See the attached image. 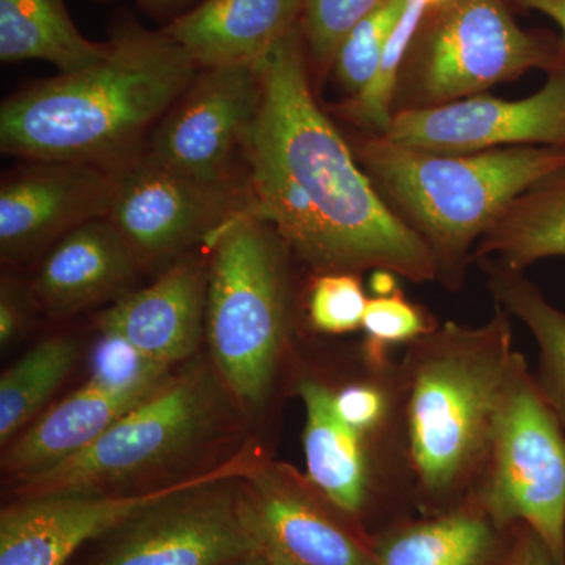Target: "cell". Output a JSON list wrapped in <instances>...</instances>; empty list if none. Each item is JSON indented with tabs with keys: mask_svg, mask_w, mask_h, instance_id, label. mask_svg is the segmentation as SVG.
Here are the masks:
<instances>
[{
	"mask_svg": "<svg viewBox=\"0 0 565 565\" xmlns=\"http://www.w3.org/2000/svg\"><path fill=\"white\" fill-rule=\"evenodd\" d=\"M471 494L498 526L531 527L565 565V427L520 352Z\"/></svg>",
	"mask_w": 565,
	"mask_h": 565,
	"instance_id": "obj_7",
	"label": "cell"
},
{
	"mask_svg": "<svg viewBox=\"0 0 565 565\" xmlns=\"http://www.w3.org/2000/svg\"><path fill=\"white\" fill-rule=\"evenodd\" d=\"M207 278L196 262H181L162 277L126 292L98 319L103 333H114L163 366L189 359L199 348L206 313Z\"/></svg>",
	"mask_w": 565,
	"mask_h": 565,
	"instance_id": "obj_16",
	"label": "cell"
},
{
	"mask_svg": "<svg viewBox=\"0 0 565 565\" xmlns=\"http://www.w3.org/2000/svg\"><path fill=\"white\" fill-rule=\"evenodd\" d=\"M167 371L125 338L103 333L93 349L87 384L111 393L154 392L167 381Z\"/></svg>",
	"mask_w": 565,
	"mask_h": 565,
	"instance_id": "obj_29",
	"label": "cell"
},
{
	"mask_svg": "<svg viewBox=\"0 0 565 565\" xmlns=\"http://www.w3.org/2000/svg\"><path fill=\"white\" fill-rule=\"evenodd\" d=\"M217 408L202 371L167 379L79 455L18 479L20 493L107 492L188 452L211 433Z\"/></svg>",
	"mask_w": 565,
	"mask_h": 565,
	"instance_id": "obj_8",
	"label": "cell"
},
{
	"mask_svg": "<svg viewBox=\"0 0 565 565\" xmlns=\"http://www.w3.org/2000/svg\"><path fill=\"white\" fill-rule=\"evenodd\" d=\"M154 392L111 393L90 384L81 386L10 446L3 468L20 479L65 462Z\"/></svg>",
	"mask_w": 565,
	"mask_h": 565,
	"instance_id": "obj_21",
	"label": "cell"
},
{
	"mask_svg": "<svg viewBox=\"0 0 565 565\" xmlns=\"http://www.w3.org/2000/svg\"><path fill=\"white\" fill-rule=\"evenodd\" d=\"M110 40L85 39L71 20L65 0H0V61L51 63L61 74L104 61Z\"/></svg>",
	"mask_w": 565,
	"mask_h": 565,
	"instance_id": "obj_22",
	"label": "cell"
},
{
	"mask_svg": "<svg viewBox=\"0 0 565 565\" xmlns=\"http://www.w3.org/2000/svg\"><path fill=\"white\" fill-rule=\"evenodd\" d=\"M139 258L106 217L65 234L41 264L33 297L52 315L73 313L120 294Z\"/></svg>",
	"mask_w": 565,
	"mask_h": 565,
	"instance_id": "obj_18",
	"label": "cell"
},
{
	"mask_svg": "<svg viewBox=\"0 0 565 565\" xmlns=\"http://www.w3.org/2000/svg\"><path fill=\"white\" fill-rule=\"evenodd\" d=\"M250 463L234 460L210 473L137 493L62 492L24 497L0 514V565H65L85 542L120 530L167 498L237 475Z\"/></svg>",
	"mask_w": 565,
	"mask_h": 565,
	"instance_id": "obj_11",
	"label": "cell"
},
{
	"mask_svg": "<svg viewBox=\"0 0 565 565\" xmlns=\"http://www.w3.org/2000/svg\"><path fill=\"white\" fill-rule=\"evenodd\" d=\"M262 95L255 65L199 70L156 126L143 154L192 180L237 185V159H245Z\"/></svg>",
	"mask_w": 565,
	"mask_h": 565,
	"instance_id": "obj_10",
	"label": "cell"
},
{
	"mask_svg": "<svg viewBox=\"0 0 565 565\" xmlns=\"http://www.w3.org/2000/svg\"><path fill=\"white\" fill-rule=\"evenodd\" d=\"M0 189V248L25 258L84 223L107 217L117 169L33 161Z\"/></svg>",
	"mask_w": 565,
	"mask_h": 565,
	"instance_id": "obj_15",
	"label": "cell"
},
{
	"mask_svg": "<svg viewBox=\"0 0 565 565\" xmlns=\"http://www.w3.org/2000/svg\"><path fill=\"white\" fill-rule=\"evenodd\" d=\"M501 565H561L541 537L526 525L512 527L511 544Z\"/></svg>",
	"mask_w": 565,
	"mask_h": 565,
	"instance_id": "obj_33",
	"label": "cell"
},
{
	"mask_svg": "<svg viewBox=\"0 0 565 565\" xmlns=\"http://www.w3.org/2000/svg\"><path fill=\"white\" fill-rule=\"evenodd\" d=\"M104 61L40 81L0 109V147L31 161L118 169L180 102L199 66L161 31L120 20Z\"/></svg>",
	"mask_w": 565,
	"mask_h": 565,
	"instance_id": "obj_2",
	"label": "cell"
},
{
	"mask_svg": "<svg viewBox=\"0 0 565 565\" xmlns=\"http://www.w3.org/2000/svg\"><path fill=\"white\" fill-rule=\"evenodd\" d=\"M140 9L159 18H169V22L191 10L200 0H134ZM167 22V24H169Z\"/></svg>",
	"mask_w": 565,
	"mask_h": 565,
	"instance_id": "obj_35",
	"label": "cell"
},
{
	"mask_svg": "<svg viewBox=\"0 0 565 565\" xmlns=\"http://www.w3.org/2000/svg\"><path fill=\"white\" fill-rule=\"evenodd\" d=\"M366 292L355 274H322L308 297V318L318 332L343 334L362 329Z\"/></svg>",
	"mask_w": 565,
	"mask_h": 565,
	"instance_id": "obj_31",
	"label": "cell"
},
{
	"mask_svg": "<svg viewBox=\"0 0 565 565\" xmlns=\"http://www.w3.org/2000/svg\"><path fill=\"white\" fill-rule=\"evenodd\" d=\"M522 9L539 11L555 21L565 40V0H512Z\"/></svg>",
	"mask_w": 565,
	"mask_h": 565,
	"instance_id": "obj_36",
	"label": "cell"
},
{
	"mask_svg": "<svg viewBox=\"0 0 565 565\" xmlns=\"http://www.w3.org/2000/svg\"><path fill=\"white\" fill-rule=\"evenodd\" d=\"M333 407L345 424L374 437L375 434L386 433L397 405L386 384L359 382L333 392Z\"/></svg>",
	"mask_w": 565,
	"mask_h": 565,
	"instance_id": "obj_32",
	"label": "cell"
},
{
	"mask_svg": "<svg viewBox=\"0 0 565 565\" xmlns=\"http://www.w3.org/2000/svg\"><path fill=\"white\" fill-rule=\"evenodd\" d=\"M211 482L145 509L98 565H237L256 555L241 490Z\"/></svg>",
	"mask_w": 565,
	"mask_h": 565,
	"instance_id": "obj_13",
	"label": "cell"
},
{
	"mask_svg": "<svg viewBox=\"0 0 565 565\" xmlns=\"http://www.w3.org/2000/svg\"><path fill=\"white\" fill-rule=\"evenodd\" d=\"M248 210V185L206 184L139 154L115 172L106 218L145 264L199 241L212 245L234 217Z\"/></svg>",
	"mask_w": 565,
	"mask_h": 565,
	"instance_id": "obj_9",
	"label": "cell"
},
{
	"mask_svg": "<svg viewBox=\"0 0 565 565\" xmlns=\"http://www.w3.org/2000/svg\"><path fill=\"white\" fill-rule=\"evenodd\" d=\"M426 9L427 3L424 0H408L403 20L394 29L373 79L362 93L334 107L341 118L359 126L366 134L384 136L392 125L394 98H396L405 52L414 39L416 28Z\"/></svg>",
	"mask_w": 565,
	"mask_h": 565,
	"instance_id": "obj_26",
	"label": "cell"
},
{
	"mask_svg": "<svg viewBox=\"0 0 565 565\" xmlns=\"http://www.w3.org/2000/svg\"><path fill=\"white\" fill-rule=\"evenodd\" d=\"M565 40L526 31L508 0H444L427 7L405 52L394 111L471 98L527 71L563 62Z\"/></svg>",
	"mask_w": 565,
	"mask_h": 565,
	"instance_id": "obj_6",
	"label": "cell"
},
{
	"mask_svg": "<svg viewBox=\"0 0 565 565\" xmlns=\"http://www.w3.org/2000/svg\"><path fill=\"white\" fill-rule=\"evenodd\" d=\"M370 289L373 297L392 296L397 289V275L390 270H373L370 278Z\"/></svg>",
	"mask_w": 565,
	"mask_h": 565,
	"instance_id": "obj_37",
	"label": "cell"
},
{
	"mask_svg": "<svg viewBox=\"0 0 565 565\" xmlns=\"http://www.w3.org/2000/svg\"><path fill=\"white\" fill-rule=\"evenodd\" d=\"M20 305L10 292L3 291L2 300H0V340H2V344L10 343L11 338L20 329Z\"/></svg>",
	"mask_w": 565,
	"mask_h": 565,
	"instance_id": "obj_34",
	"label": "cell"
},
{
	"mask_svg": "<svg viewBox=\"0 0 565 565\" xmlns=\"http://www.w3.org/2000/svg\"><path fill=\"white\" fill-rule=\"evenodd\" d=\"M303 0H200L162 32L203 68L255 65L302 24Z\"/></svg>",
	"mask_w": 565,
	"mask_h": 565,
	"instance_id": "obj_17",
	"label": "cell"
},
{
	"mask_svg": "<svg viewBox=\"0 0 565 565\" xmlns=\"http://www.w3.org/2000/svg\"><path fill=\"white\" fill-rule=\"evenodd\" d=\"M305 407L303 455L308 484L349 516L363 514L373 489L370 438L345 424L333 407V390L318 381L299 385Z\"/></svg>",
	"mask_w": 565,
	"mask_h": 565,
	"instance_id": "obj_19",
	"label": "cell"
},
{
	"mask_svg": "<svg viewBox=\"0 0 565 565\" xmlns=\"http://www.w3.org/2000/svg\"><path fill=\"white\" fill-rule=\"evenodd\" d=\"M494 305L525 323L539 349L535 382L565 427V310L546 300L525 274L494 259L479 262Z\"/></svg>",
	"mask_w": 565,
	"mask_h": 565,
	"instance_id": "obj_24",
	"label": "cell"
},
{
	"mask_svg": "<svg viewBox=\"0 0 565 565\" xmlns=\"http://www.w3.org/2000/svg\"><path fill=\"white\" fill-rule=\"evenodd\" d=\"M386 139L433 154L505 147L565 148V55L544 87L516 102L471 96L429 109L394 111Z\"/></svg>",
	"mask_w": 565,
	"mask_h": 565,
	"instance_id": "obj_12",
	"label": "cell"
},
{
	"mask_svg": "<svg viewBox=\"0 0 565 565\" xmlns=\"http://www.w3.org/2000/svg\"><path fill=\"white\" fill-rule=\"evenodd\" d=\"M511 537L470 494L449 511L386 531L373 546L379 565H501Z\"/></svg>",
	"mask_w": 565,
	"mask_h": 565,
	"instance_id": "obj_20",
	"label": "cell"
},
{
	"mask_svg": "<svg viewBox=\"0 0 565 565\" xmlns=\"http://www.w3.org/2000/svg\"><path fill=\"white\" fill-rule=\"evenodd\" d=\"M437 327L433 316L419 305L405 299L399 289L392 296L371 297L362 323L366 334L364 359L374 370H385L390 366L388 352L393 345H407L434 332Z\"/></svg>",
	"mask_w": 565,
	"mask_h": 565,
	"instance_id": "obj_28",
	"label": "cell"
},
{
	"mask_svg": "<svg viewBox=\"0 0 565 565\" xmlns=\"http://www.w3.org/2000/svg\"><path fill=\"white\" fill-rule=\"evenodd\" d=\"M241 500L256 556L267 565H379L374 546L345 530L285 470L255 468Z\"/></svg>",
	"mask_w": 565,
	"mask_h": 565,
	"instance_id": "obj_14",
	"label": "cell"
},
{
	"mask_svg": "<svg viewBox=\"0 0 565 565\" xmlns=\"http://www.w3.org/2000/svg\"><path fill=\"white\" fill-rule=\"evenodd\" d=\"M353 154L394 214L426 243L446 289L462 288L476 245L509 204L565 169V148L433 154L362 134Z\"/></svg>",
	"mask_w": 565,
	"mask_h": 565,
	"instance_id": "obj_4",
	"label": "cell"
},
{
	"mask_svg": "<svg viewBox=\"0 0 565 565\" xmlns=\"http://www.w3.org/2000/svg\"><path fill=\"white\" fill-rule=\"evenodd\" d=\"M206 333L230 392L258 405L273 388L288 332L286 244L248 210L211 245Z\"/></svg>",
	"mask_w": 565,
	"mask_h": 565,
	"instance_id": "obj_5",
	"label": "cell"
},
{
	"mask_svg": "<svg viewBox=\"0 0 565 565\" xmlns=\"http://www.w3.org/2000/svg\"><path fill=\"white\" fill-rule=\"evenodd\" d=\"M385 2L386 0H303L305 46L319 74L332 70L338 47L353 25Z\"/></svg>",
	"mask_w": 565,
	"mask_h": 565,
	"instance_id": "obj_30",
	"label": "cell"
},
{
	"mask_svg": "<svg viewBox=\"0 0 565 565\" xmlns=\"http://www.w3.org/2000/svg\"><path fill=\"white\" fill-rule=\"evenodd\" d=\"M77 359L70 338H51L25 353L0 379V438L7 444L65 381Z\"/></svg>",
	"mask_w": 565,
	"mask_h": 565,
	"instance_id": "obj_25",
	"label": "cell"
},
{
	"mask_svg": "<svg viewBox=\"0 0 565 565\" xmlns=\"http://www.w3.org/2000/svg\"><path fill=\"white\" fill-rule=\"evenodd\" d=\"M516 355L511 316L498 305L482 326L446 322L407 344L399 367L405 456L424 515L473 493Z\"/></svg>",
	"mask_w": 565,
	"mask_h": 565,
	"instance_id": "obj_3",
	"label": "cell"
},
{
	"mask_svg": "<svg viewBox=\"0 0 565 565\" xmlns=\"http://www.w3.org/2000/svg\"><path fill=\"white\" fill-rule=\"evenodd\" d=\"M427 3V7L437 6V3L444 2V0H424Z\"/></svg>",
	"mask_w": 565,
	"mask_h": 565,
	"instance_id": "obj_39",
	"label": "cell"
},
{
	"mask_svg": "<svg viewBox=\"0 0 565 565\" xmlns=\"http://www.w3.org/2000/svg\"><path fill=\"white\" fill-rule=\"evenodd\" d=\"M407 3L408 0H386L384 6L353 25L341 41L332 70L338 84L349 93V98L362 93L373 79L394 29L403 20Z\"/></svg>",
	"mask_w": 565,
	"mask_h": 565,
	"instance_id": "obj_27",
	"label": "cell"
},
{
	"mask_svg": "<svg viewBox=\"0 0 565 565\" xmlns=\"http://www.w3.org/2000/svg\"><path fill=\"white\" fill-rule=\"evenodd\" d=\"M565 256V169L539 181L509 204L473 252V263L494 259L511 269Z\"/></svg>",
	"mask_w": 565,
	"mask_h": 565,
	"instance_id": "obj_23",
	"label": "cell"
},
{
	"mask_svg": "<svg viewBox=\"0 0 565 565\" xmlns=\"http://www.w3.org/2000/svg\"><path fill=\"white\" fill-rule=\"evenodd\" d=\"M255 66L263 95L245 150L253 212L319 275L382 269L437 281L429 247L385 203L316 103L302 24Z\"/></svg>",
	"mask_w": 565,
	"mask_h": 565,
	"instance_id": "obj_1",
	"label": "cell"
},
{
	"mask_svg": "<svg viewBox=\"0 0 565 565\" xmlns=\"http://www.w3.org/2000/svg\"><path fill=\"white\" fill-rule=\"evenodd\" d=\"M241 565H267V564L264 563L262 557L255 555V556L248 557V559L243 561V563H241Z\"/></svg>",
	"mask_w": 565,
	"mask_h": 565,
	"instance_id": "obj_38",
	"label": "cell"
}]
</instances>
